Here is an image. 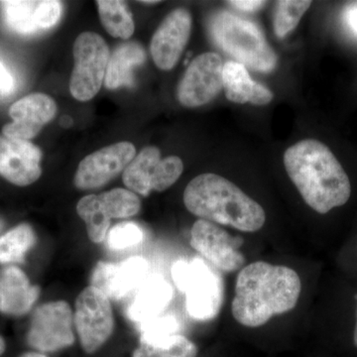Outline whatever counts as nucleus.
Masks as SVG:
<instances>
[{
    "mask_svg": "<svg viewBox=\"0 0 357 357\" xmlns=\"http://www.w3.org/2000/svg\"><path fill=\"white\" fill-rule=\"evenodd\" d=\"M301 290L302 283L295 270L264 261L251 263L237 276L232 316L241 325L258 328L293 310Z\"/></svg>",
    "mask_w": 357,
    "mask_h": 357,
    "instance_id": "obj_1",
    "label": "nucleus"
},
{
    "mask_svg": "<svg viewBox=\"0 0 357 357\" xmlns=\"http://www.w3.org/2000/svg\"><path fill=\"white\" fill-rule=\"evenodd\" d=\"M284 165L302 198L317 213L325 215L351 198L349 176L321 141L301 140L289 147L284 154Z\"/></svg>",
    "mask_w": 357,
    "mask_h": 357,
    "instance_id": "obj_2",
    "label": "nucleus"
},
{
    "mask_svg": "<svg viewBox=\"0 0 357 357\" xmlns=\"http://www.w3.org/2000/svg\"><path fill=\"white\" fill-rule=\"evenodd\" d=\"M184 204L201 220L243 232L258 231L266 222V213L257 202L217 174L204 173L192 178L185 188Z\"/></svg>",
    "mask_w": 357,
    "mask_h": 357,
    "instance_id": "obj_3",
    "label": "nucleus"
},
{
    "mask_svg": "<svg viewBox=\"0 0 357 357\" xmlns=\"http://www.w3.org/2000/svg\"><path fill=\"white\" fill-rule=\"evenodd\" d=\"M208 27L213 43L236 62L260 73H270L276 68V53L252 21L218 11L208 20Z\"/></svg>",
    "mask_w": 357,
    "mask_h": 357,
    "instance_id": "obj_4",
    "label": "nucleus"
},
{
    "mask_svg": "<svg viewBox=\"0 0 357 357\" xmlns=\"http://www.w3.org/2000/svg\"><path fill=\"white\" fill-rule=\"evenodd\" d=\"M172 277L178 290L185 294V307L192 318L208 321L215 318L222 305V281L199 258L178 260L173 265Z\"/></svg>",
    "mask_w": 357,
    "mask_h": 357,
    "instance_id": "obj_5",
    "label": "nucleus"
},
{
    "mask_svg": "<svg viewBox=\"0 0 357 357\" xmlns=\"http://www.w3.org/2000/svg\"><path fill=\"white\" fill-rule=\"evenodd\" d=\"M73 55L75 65L70 91L79 102H88L102 89L109 65V48L100 35L84 32L77 37Z\"/></svg>",
    "mask_w": 357,
    "mask_h": 357,
    "instance_id": "obj_6",
    "label": "nucleus"
},
{
    "mask_svg": "<svg viewBox=\"0 0 357 357\" xmlns=\"http://www.w3.org/2000/svg\"><path fill=\"white\" fill-rule=\"evenodd\" d=\"M75 324L84 351L95 354L114 332V314L109 298L93 286L84 289L76 301Z\"/></svg>",
    "mask_w": 357,
    "mask_h": 357,
    "instance_id": "obj_7",
    "label": "nucleus"
},
{
    "mask_svg": "<svg viewBox=\"0 0 357 357\" xmlns=\"http://www.w3.org/2000/svg\"><path fill=\"white\" fill-rule=\"evenodd\" d=\"M30 347L41 352H54L72 347L73 312L65 301L47 303L33 314L27 333Z\"/></svg>",
    "mask_w": 357,
    "mask_h": 357,
    "instance_id": "obj_8",
    "label": "nucleus"
},
{
    "mask_svg": "<svg viewBox=\"0 0 357 357\" xmlns=\"http://www.w3.org/2000/svg\"><path fill=\"white\" fill-rule=\"evenodd\" d=\"M222 58L204 53L192 61L178 86V100L185 107H199L215 100L222 89Z\"/></svg>",
    "mask_w": 357,
    "mask_h": 357,
    "instance_id": "obj_9",
    "label": "nucleus"
},
{
    "mask_svg": "<svg viewBox=\"0 0 357 357\" xmlns=\"http://www.w3.org/2000/svg\"><path fill=\"white\" fill-rule=\"evenodd\" d=\"M135 156V147L128 141L102 148L82 160L74 184L83 191L98 189L124 172Z\"/></svg>",
    "mask_w": 357,
    "mask_h": 357,
    "instance_id": "obj_10",
    "label": "nucleus"
},
{
    "mask_svg": "<svg viewBox=\"0 0 357 357\" xmlns=\"http://www.w3.org/2000/svg\"><path fill=\"white\" fill-rule=\"evenodd\" d=\"M190 243L211 265L222 271L236 272L245 262V258L239 251L237 239L232 238L217 223L197 220L192 227Z\"/></svg>",
    "mask_w": 357,
    "mask_h": 357,
    "instance_id": "obj_11",
    "label": "nucleus"
},
{
    "mask_svg": "<svg viewBox=\"0 0 357 357\" xmlns=\"http://www.w3.org/2000/svg\"><path fill=\"white\" fill-rule=\"evenodd\" d=\"M192 32L191 13L185 8L172 11L157 28L152 37L150 52L155 65L170 70L178 64Z\"/></svg>",
    "mask_w": 357,
    "mask_h": 357,
    "instance_id": "obj_12",
    "label": "nucleus"
},
{
    "mask_svg": "<svg viewBox=\"0 0 357 357\" xmlns=\"http://www.w3.org/2000/svg\"><path fill=\"white\" fill-rule=\"evenodd\" d=\"M148 262L131 257L121 263L98 262L91 277V286L102 291L109 299L121 300L137 290L146 280Z\"/></svg>",
    "mask_w": 357,
    "mask_h": 357,
    "instance_id": "obj_13",
    "label": "nucleus"
},
{
    "mask_svg": "<svg viewBox=\"0 0 357 357\" xmlns=\"http://www.w3.org/2000/svg\"><path fill=\"white\" fill-rule=\"evenodd\" d=\"M42 152L28 140L0 135V176L18 187L32 185L42 175Z\"/></svg>",
    "mask_w": 357,
    "mask_h": 357,
    "instance_id": "obj_14",
    "label": "nucleus"
},
{
    "mask_svg": "<svg viewBox=\"0 0 357 357\" xmlns=\"http://www.w3.org/2000/svg\"><path fill=\"white\" fill-rule=\"evenodd\" d=\"M57 114L55 100L45 93H31L11 105L9 116L13 122L2 128L6 137L16 139H32Z\"/></svg>",
    "mask_w": 357,
    "mask_h": 357,
    "instance_id": "obj_15",
    "label": "nucleus"
},
{
    "mask_svg": "<svg viewBox=\"0 0 357 357\" xmlns=\"http://www.w3.org/2000/svg\"><path fill=\"white\" fill-rule=\"evenodd\" d=\"M4 21L18 34H33L55 26L62 16L57 0H7L0 1Z\"/></svg>",
    "mask_w": 357,
    "mask_h": 357,
    "instance_id": "obj_16",
    "label": "nucleus"
},
{
    "mask_svg": "<svg viewBox=\"0 0 357 357\" xmlns=\"http://www.w3.org/2000/svg\"><path fill=\"white\" fill-rule=\"evenodd\" d=\"M40 289L31 285L20 268L9 265L0 269V312L22 316L38 299Z\"/></svg>",
    "mask_w": 357,
    "mask_h": 357,
    "instance_id": "obj_17",
    "label": "nucleus"
},
{
    "mask_svg": "<svg viewBox=\"0 0 357 357\" xmlns=\"http://www.w3.org/2000/svg\"><path fill=\"white\" fill-rule=\"evenodd\" d=\"M222 89L229 102L239 105H266L274 96L266 86L253 81L245 66L236 61L223 65Z\"/></svg>",
    "mask_w": 357,
    "mask_h": 357,
    "instance_id": "obj_18",
    "label": "nucleus"
},
{
    "mask_svg": "<svg viewBox=\"0 0 357 357\" xmlns=\"http://www.w3.org/2000/svg\"><path fill=\"white\" fill-rule=\"evenodd\" d=\"M173 288L161 277L146 279L136 290L134 299L128 309L131 321L141 324L160 316L173 298Z\"/></svg>",
    "mask_w": 357,
    "mask_h": 357,
    "instance_id": "obj_19",
    "label": "nucleus"
},
{
    "mask_svg": "<svg viewBox=\"0 0 357 357\" xmlns=\"http://www.w3.org/2000/svg\"><path fill=\"white\" fill-rule=\"evenodd\" d=\"M146 61L144 48L138 42H126L117 47L110 55L105 86L109 89L134 84L133 70Z\"/></svg>",
    "mask_w": 357,
    "mask_h": 357,
    "instance_id": "obj_20",
    "label": "nucleus"
},
{
    "mask_svg": "<svg viewBox=\"0 0 357 357\" xmlns=\"http://www.w3.org/2000/svg\"><path fill=\"white\" fill-rule=\"evenodd\" d=\"M161 160V153L155 146L145 147L139 154L134 157L126 167L122 180L129 191L147 197L151 192L150 182L155 167Z\"/></svg>",
    "mask_w": 357,
    "mask_h": 357,
    "instance_id": "obj_21",
    "label": "nucleus"
},
{
    "mask_svg": "<svg viewBox=\"0 0 357 357\" xmlns=\"http://www.w3.org/2000/svg\"><path fill=\"white\" fill-rule=\"evenodd\" d=\"M100 22L114 38L128 40L132 36L135 24L128 3L121 0H98L96 1Z\"/></svg>",
    "mask_w": 357,
    "mask_h": 357,
    "instance_id": "obj_22",
    "label": "nucleus"
},
{
    "mask_svg": "<svg viewBox=\"0 0 357 357\" xmlns=\"http://www.w3.org/2000/svg\"><path fill=\"white\" fill-rule=\"evenodd\" d=\"M77 213L86 223L89 241L93 243H102L109 234L112 218L100 195H89L79 199Z\"/></svg>",
    "mask_w": 357,
    "mask_h": 357,
    "instance_id": "obj_23",
    "label": "nucleus"
},
{
    "mask_svg": "<svg viewBox=\"0 0 357 357\" xmlns=\"http://www.w3.org/2000/svg\"><path fill=\"white\" fill-rule=\"evenodd\" d=\"M36 243V234L31 225L21 223L0 236V263L11 264L24 260L28 251Z\"/></svg>",
    "mask_w": 357,
    "mask_h": 357,
    "instance_id": "obj_24",
    "label": "nucleus"
},
{
    "mask_svg": "<svg viewBox=\"0 0 357 357\" xmlns=\"http://www.w3.org/2000/svg\"><path fill=\"white\" fill-rule=\"evenodd\" d=\"M197 354L198 349L194 342L184 335H172L150 342H140L132 357H197Z\"/></svg>",
    "mask_w": 357,
    "mask_h": 357,
    "instance_id": "obj_25",
    "label": "nucleus"
},
{
    "mask_svg": "<svg viewBox=\"0 0 357 357\" xmlns=\"http://www.w3.org/2000/svg\"><path fill=\"white\" fill-rule=\"evenodd\" d=\"M311 6L312 1L304 0H281L277 2L273 22L275 35L278 38H285L297 27Z\"/></svg>",
    "mask_w": 357,
    "mask_h": 357,
    "instance_id": "obj_26",
    "label": "nucleus"
},
{
    "mask_svg": "<svg viewBox=\"0 0 357 357\" xmlns=\"http://www.w3.org/2000/svg\"><path fill=\"white\" fill-rule=\"evenodd\" d=\"M103 206L112 218H128L139 213L141 202L135 192L126 189H114L100 195Z\"/></svg>",
    "mask_w": 357,
    "mask_h": 357,
    "instance_id": "obj_27",
    "label": "nucleus"
},
{
    "mask_svg": "<svg viewBox=\"0 0 357 357\" xmlns=\"http://www.w3.org/2000/svg\"><path fill=\"white\" fill-rule=\"evenodd\" d=\"M184 171V164L178 156H169L161 159L152 174L150 189L163 192L177 182Z\"/></svg>",
    "mask_w": 357,
    "mask_h": 357,
    "instance_id": "obj_28",
    "label": "nucleus"
},
{
    "mask_svg": "<svg viewBox=\"0 0 357 357\" xmlns=\"http://www.w3.org/2000/svg\"><path fill=\"white\" fill-rule=\"evenodd\" d=\"M142 229L135 222H126L115 225L107 234V244L114 250L132 248L143 241Z\"/></svg>",
    "mask_w": 357,
    "mask_h": 357,
    "instance_id": "obj_29",
    "label": "nucleus"
},
{
    "mask_svg": "<svg viewBox=\"0 0 357 357\" xmlns=\"http://www.w3.org/2000/svg\"><path fill=\"white\" fill-rule=\"evenodd\" d=\"M139 328L140 342H150L176 335L178 323L173 314H160L139 324Z\"/></svg>",
    "mask_w": 357,
    "mask_h": 357,
    "instance_id": "obj_30",
    "label": "nucleus"
},
{
    "mask_svg": "<svg viewBox=\"0 0 357 357\" xmlns=\"http://www.w3.org/2000/svg\"><path fill=\"white\" fill-rule=\"evenodd\" d=\"M229 3L237 10L244 11V13H255L259 10L266 4L265 1L260 0H232Z\"/></svg>",
    "mask_w": 357,
    "mask_h": 357,
    "instance_id": "obj_31",
    "label": "nucleus"
},
{
    "mask_svg": "<svg viewBox=\"0 0 357 357\" xmlns=\"http://www.w3.org/2000/svg\"><path fill=\"white\" fill-rule=\"evenodd\" d=\"M14 89V79L11 76L6 66L0 61V91L1 93H10Z\"/></svg>",
    "mask_w": 357,
    "mask_h": 357,
    "instance_id": "obj_32",
    "label": "nucleus"
},
{
    "mask_svg": "<svg viewBox=\"0 0 357 357\" xmlns=\"http://www.w3.org/2000/svg\"><path fill=\"white\" fill-rule=\"evenodd\" d=\"M345 20L352 31L357 35V4H352L345 11Z\"/></svg>",
    "mask_w": 357,
    "mask_h": 357,
    "instance_id": "obj_33",
    "label": "nucleus"
},
{
    "mask_svg": "<svg viewBox=\"0 0 357 357\" xmlns=\"http://www.w3.org/2000/svg\"><path fill=\"white\" fill-rule=\"evenodd\" d=\"M20 357H48L47 356H45V354H41V352H35V351H30V352H25V354H21Z\"/></svg>",
    "mask_w": 357,
    "mask_h": 357,
    "instance_id": "obj_34",
    "label": "nucleus"
},
{
    "mask_svg": "<svg viewBox=\"0 0 357 357\" xmlns=\"http://www.w3.org/2000/svg\"><path fill=\"white\" fill-rule=\"evenodd\" d=\"M72 119L69 116L63 117L62 121H61V123H62L63 126L65 128H69L70 126H72Z\"/></svg>",
    "mask_w": 357,
    "mask_h": 357,
    "instance_id": "obj_35",
    "label": "nucleus"
},
{
    "mask_svg": "<svg viewBox=\"0 0 357 357\" xmlns=\"http://www.w3.org/2000/svg\"><path fill=\"white\" fill-rule=\"evenodd\" d=\"M6 349V340H3V337L0 335V356L4 354Z\"/></svg>",
    "mask_w": 357,
    "mask_h": 357,
    "instance_id": "obj_36",
    "label": "nucleus"
},
{
    "mask_svg": "<svg viewBox=\"0 0 357 357\" xmlns=\"http://www.w3.org/2000/svg\"><path fill=\"white\" fill-rule=\"evenodd\" d=\"M354 344H356V347H357V307H356V328H354Z\"/></svg>",
    "mask_w": 357,
    "mask_h": 357,
    "instance_id": "obj_37",
    "label": "nucleus"
},
{
    "mask_svg": "<svg viewBox=\"0 0 357 357\" xmlns=\"http://www.w3.org/2000/svg\"><path fill=\"white\" fill-rule=\"evenodd\" d=\"M160 1H141V3L143 4H157L159 3Z\"/></svg>",
    "mask_w": 357,
    "mask_h": 357,
    "instance_id": "obj_38",
    "label": "nucleus"
},
{
    "mask_svg": "<svg viewBox=\"0 0 357 357\" xmlns=\"http://www.w3.org/2000/svg\"><path fill=\"white\" fill-rule=\"evenodd\" d=\"M3 222H2V220H0V232H1L2 229H3Z\"/></svg>",
    "mask_w": 357,
    "mask_h": 357,
    "instance_id": "obj_39",
    "label": "nucleus"
}]
</instances>
